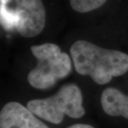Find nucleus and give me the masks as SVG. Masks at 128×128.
<instances>
[{
  "mask_svg": "<svg viewBox=\"0 0 128 128\" xmlns=\"http://www.w3.org/2000/svg\"><path fill=\"white\" fill-rule=\"evenodd\" d=\"M70 52L76 71L81 75L90 76L100 85L108 83L128 71V55L120 51L78 40L71 47Z\"/></svg>",
  "mask_w": 128,
  "mask_h": 128,
  "instance_id": "nucleus-1",
  "label": "nucleus"
},
{
  "mask_svg": "<svg viewBox=\"0 0 128 128\" xmlns=\"http://www.w3.org/2000/svg\"><path fill=\"white\" fill-rule=\"evenodd\" d=\"M31 51L38 61L28 76V83L33 88H50L58 80L66 78L71 72L70 58L66 52H62L58 45L43 43L32 46Z\"/></svg>",
  "mask_w": 128,
  "mask_h": 128,
  "instance_id": "nucleus-2",
  "label": "nucleus"
},
{
  "mask_svg": "<svg viewBox=\"0 0 128 128\" xmlns=\"http://www.w3.org/2000/svg\"><path fill=\"white\" fill-rule=\"evenodd\" d=\"M27 107L35 116L53 124H59L65 115L80 118L85 114L82 95L75 84L64 85L55 95L48 98L32 100Z\"/></svg>",
  "mask_w": 128,
  "mask_h": 128,
  "instance_id": "nucleus-3",
  "label": "nucleus"
},
{
  "mask_svg": "<svg viewBox=\"0 0 128 128\" xmlns=\"http://www.w3.org/2000/svg\"><path fill=\"white\" fill-rule=\"evenodd\" d=\"M18 17L16 30L25 38L38 35L44 28L46 11L42 0H14Z\"/></svg>",
  "mask_w": 128,
  "mask_h": 128,
  "instance_id": "nucleus-4",
  "label": "nucleus"
},
{
  "mask_svg": "<svg viewBox=\"0 0 128 128\" xmlns=\"http://www.w3.org/2000/svg\"><path fill=\"white\" fill-rule=\"evenodd\" d=\"M0 128H49L18 102H10L0 113Z\"/></svg>",
  "mask_w": 128,
  "mask_h": 128,
  "instance_id": "nucleus-5",
  "label": "nucleus"
},
{
  "mask_svg": "<svg viewBox=\"0 0 128 128\" xmlns=\"http://www.w3.org/2000/svg\"><path fill=\"white\" fill-rule=\"evenodd\" d=\"M102 106L107 115L128 119V96L113 88H106L102 94Z\"/></svg>",
  "mask_w": 128,
  "mask_h": 128,
  "instance_id": "nucleus-6",
  "label": "nucleus"
},
{
  "mask_svg": "<svg viewBox=\"0 0 128 128\" xmlns=\"http://www.w3.org/2000/svg\"><path fill=\"white\" fill-rule=\"evenodd\" d=\"M107 0H70L72 8L78 12H88L99 8Z\"/></svg>",
  "mask_w": 128,
  "mask_h": 128,
  "instance_id": "nucleus-7",
  "label": "nucleus"
},
{
  "mask_svg": "<svg viewBox=\"0 0 128 128\" xmlns=\"http://www.w3.org/2000/svg\"><path fill=\"white\" fill-rule=\"evenodd\" d=\"M68 128H94V127L86 124H75L73 126H69Z\"/></svg>",
  "mask_w": 128,
  "mask_h": 128,
  "instance_id": "nucleus-8",
  "label": "nucleus"
}]
</instances>
